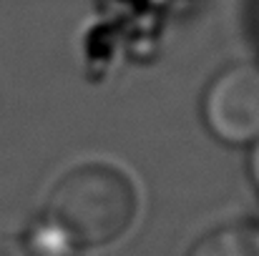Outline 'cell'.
Returning <instances> with one entry per match:
<instances>
[{
  "mask_svg": "<svg viewBox=\"0 0 259 256\" xmlns=\"http://www.w3.org/2000/svg\"><path fill=\"white\" fill-rule=\"evenodd\" d=\"M139 178L118 161L91 159L66 171L51 188L48 216L78 251L101 249L126 236L141 214Z\"/></svg>",
  "mask_w": 259,
  "mask_h": 256,
  "instance_id": "6da1fadb",
  "label": "cell"
},
{
  "mask_svg": "<svg viewBox=\"0 0 259 256\" xmlns=\"http://www.w3.org/2000/svg\"><path fill=\"white\" fill-rule=\"evenodd\" d=\"M201 121L219 143L249 148L259 138V63L224 66L204 88Z\"/></svg>",
  "mask_w": 259,
  "mask_h": 256,
  "instance_id": "7a4b0ae2",
  "label": "cell"
},
{
  "mask_svg": "<svg viewBox=\"0 0 259 256\" xmlns=\"http://www.w3.org/2000/svg\"><path fill=\"white\" fill-rule=\"evenodd\" d=\"M186 256H259L257 221H229L206 231Z\"/></svg>",
  "mask_w": 259,
  "mask_h": 256,
  "instance_id": "3957f363",
  "label": "cell"
},
{
  "mask_svg": "<svg viewBox=\"0 0 259 256\" xmlns=\"http://www.w3.org/2000/svg\"><path fill=\"white\" fill-rule=\"evenodd\" d=\"M247 173H249V181L254 186V191L259 193V138L249 146V161H247Z\"/></svg>",
  "mask_w": 259,
  "mask_h": 256,
  "instance_id": "277c9868",
  "label": "cell"
},
{
  "mask_svg": "<svg viewBox=\"0 0 259 256\" xmlns=\"http://www.w3.org/2000/svg\"><path fill=\"white\" fill-rule=\"evenodd\" d=\"M0 256H30V254L25 251V246H23L20 239L0 236Z\"/></svg>",
  "mask_w": 259,
  "mask_h": 256,
  "instance_id": "5b68a950",
  "label": "cell"
},
{
  "mask_svg": "<svg viewBox=\"0 0 259 256\" xmlns=\"http://www.w3.org/2000/svg\"><path fill=\"white\" fill-rule=\"evenodd\" d=\"M257 23H259V10H257Z\"/></svg>",
  "mask_w": 259,
  "mask_h": 256,
  "instance_id": "8992f818",
  "label": "cell"
}]
</instances>
